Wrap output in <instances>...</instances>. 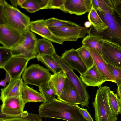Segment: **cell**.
Masks as SVG:
<instances>
[{
  "label": "cell",
  "instance_id": "obj_1",
  "mask_svg": "<svg viewBox=\"0 0 121 121\" xmlns=\"http://www.w3.org/2000/svg\"><path fill=\"white\" fill-rule=\"evenodd\" d=\"M41 118H50L67 121H87L80 112L78 105L67 103L55 99L49 102H43L39 107Z\"/></svg>",
  "mask_w": 121,
  "mask_h": 121
},
{
  "label": "cell",
  "instance_id": "obj_2",
  "mask_svg": "<svg viewBox=\"0 0 121 121\" xmlns=\"http://www.w3.org/2000/svg\"><path fill=\"white\" fill-rule=\"evenodd\" d=\"M102 19L107 26L103 31L96 32L104 38L110 40L118 45L121 48V17L114 9L112 4L104 9L97 10Z\"/></svg>",
  "mask_w": 121,
  "mask_h": 121
},
{
  "label": "cell",
  "instance_id": "obj_3",
  "mask_svg": "<svg viewBox=\"0 0 121 121\" xmlns=\"http://www.w3.org/2000/svg\"><path fill=\"white\" fill-rule=\"evenodd\" d=\"M110 90L108 86H100L97 91L92 104L95 109L96 121H116L117 118L110 107L108 95Z\"/></svg>",
  "mask_w": 121,
  "mask_h": 121
},
{
  "label": "cell",
  "instance_id": "obj_4",
  "mask_svg": "<svg viewBox=\"0 0 121 121\" xmlns=\"http://www.w3.org/2000/svg\"><path fill=\"white\" fill-rule=\"evenodd\" d=\"M51 74L48 69L33 64L26 68L22 78L25 84L39 87L48 82Z\"/></svg>",
  "mask_w": 121,
  "mask_h": 121
},
{
  "label": "cell",
  "instance_id": "obj_5",
  "mask_svg": "<svg viewBox=\"0 0 121 121\" xmlns=\"http://www.w3.org/2000/svg\"><path fill=\"white\" fill-rule=\"evenodd\" d=\"M53 56L57 61L63 69L65 71L69 79L77 91L81 99L82 107H89V95L87 92L85 85L83 82L80 78L75 73L73 70L67 65L61 58L56 53Z\"/></svg>",
  "mask_w": 121,
  "mask_h": 121
},
{
  "label": "cell",
  "instance_id": "obj_6",
  "mask_svg": "<svg viewBox=\"0 0 121 121\" xmlns=\"http://www.w3.org/2000/svg\"><path fill=\"white\" fill-rule=\"evenodd\" d=\"M11 6L4 0H0V25H4L23 35L29 30L17 19Z\"/></svg>",
  "mask_w": 121,
  "mask_h": 121
},
{
  "label": "cell",
  "instance_id": "obj_7",
  "mask_svg": "<svg viewBox=\"0 0 121 121\" xmlns=\"http://www.w3.org/2000/svg\"><path fill=\"white\" fill-rule=\"evenodd\" d=\"M62 42L75 41L78 38H84L89 30L88 28L78 26L72 27H48Z\"/></svg>",
  "mask_w": 121,
  "mask_h": 121
},
{
  "label": "cell",
  "instance_id": "obj_8",
  "mask_svg": "<svg viewBox=\"0 0 121 121\" xmlns=\"http://www.w3.org/2000/svg\"><path fill=\"white\" fill-rule=\"evenodd\" d=\"M102 56L108 64L121 68V48L118 45L104 38Z\"/></svg>",
  "mask_w": 121,
  "mask_h": 121
},
{
  "label": "cell",
  "instance_id": "obj_9",
  "mask_svg": "<svg viewBox=\"0 0 121 121\" xmlns=\"http://www.w3.org/2000/svg\"><path fill=\"white\" fill-rule=\"evenodd\" d=\"M0 106V112L6 117H20L25 104L21 95L5 99Z\"/></svg>",
  "mask_w": 121,
  "mask_h": 121
},
{
  "label": "cell",
  "instance_id": "obj_10",
  "mask_svg": "<svg viewBox=\"0 0 121 121\" xmlns=\"http://www.w3.org/2000/svg\"><path fill=\"white\" fill-rule=\"evenodd\" d=\"M24 34L4 25H0V43L7 48L11 49L23 41Z\"/></svg>",
  "mask_w": 121,
  "mask_h": 121
},
{
  "label": "cell",
  "instance_id": "obj_11",
  "mask_svg": "<svg viewBox=\"0 0 121 121\" xmlns=\"http://www.w3.org/2000/svg\"><path fill=\"white\" fill-rule=\"evenodd\" d=\"M30 60L28 59L13 57L3 67L9 75L11 80L21 77V76L27 68Z\"/></svg>",
  "mask_w": 121,
  "mask_h": 121
},
{
  "label": "cell",
  "instance_id": "obj_12",
  "mask_svg": "<svg viewBox=\"0 0 121 121\" xmlns=\"http://www.w3.org/2000/svg\"><path fill=\"white\" fill-rule=\"evenodd\" d=\"M92 8L91 0H65L61 10L80 16L89 13Z\"/></svg>",
  "mask_w": 121,
  "mask_h": 121
},
{
  "label": "cell",
  "instance_id": "obj_13",
  "mask_svg": "<svg viewBox=\"0 0 121 121\" xmlns=\"http://www.w3.org/2000/svg\"><path fill=\"white\" fill-rule=\"evenodd\" d=\"M60 58L67 65L73 70L77 71L80 75L88 69L76 49L72 48L65 50Z\"/></svg>",
  "mask_w": 121,
  "mask_h": 121
},
{
  "label": "cell",
  "instance_id": "obj_14",
  "mask_svg": "<svg viewBox=\"0 0 121 121\" xmlns=\"http://www.w3.org/2000/svg\"><path fill=\"white\" fill-rule=\"evenodd\" d=\"M57 99L68 104L82 106L80 97L76 89L67 77L60 96Z\"/></svg>",
  "mask_w": 121,
  "mask_h": 121
},
{
  "label": "cell",
  "instance_id": "obj_15",
  "mask_svg": "<svg viewBox=\"0 0 121 121\" xmlns=\"http://www.w3.org/2000/svg\"><path fill=\"white\" fill-rule=\"evenodd\" d=\"M29 30L51 42L61 44V41L50 30L43 19L31 21Z\"/></svg>",
  "mask_w": 121,
  "mask_h": 121
},
{
  "label": "cell",
  "instance_id": "obj_16",
  "mask_svg": "<svg viewBox=\"0 0 121 121\" xmlns=\"http://www.w3.org/2000/svg\"><path fill=\"white\" fill-rule=\"evenodd\" d=\"M80 77L83 82L87 86L99 88L106 81L99 71L94 63L91 67L80 75Z\"/></svg>",
  "mask_w": 121,
  "mask_h": 121
},
{
  "label": "cell",
  "instance_id": "obj_17",
  "mask_svg": "<svg viewBox=\"0 0 121 121\" xmlns=\"http://www.w3.org/2000/svg\"><path fill=\"white\" fill-rule=\"evenodd\" d=\"M87 48L90 52L98 70L106 81L112 82L116 83L108 64L104 59L102 56L95 50Z\"/></svg>",
  "mask_w": 121,
  "mask_h": 121
},
{
  "label": "cell",
  "instance_id": "obj_18",
  "mask_svg": "<svg viewBox=\"0 0 121 121\" xmlns=\"http://www.w3.org/2000/svg\"><path fill=\"white\" fill-rule=\"evenodd\" d=\"M88 35L83 39L82 43L86 47L95 50L102 55V47L104 38L101 35L96 32L91 27Z\"/></svg>",
  "mask_w": 121,
  "mask_h": 121
},
{
  "label": "cell",
  "instance_id": "obj_19",
  "mask_svg": "<svg viewBox=\"0 0 121 121\" xmlns=\"http://www.w3.org/2000/svg\"><path fill=\"white\" fill-rule=\"evenodd\" d=\"M24 83L21 77L11 80L6 86L1 89L0 99L2 102L7 98L21 95Z\"/></svg>",
  "mask_w": 121,
  "mask_h": 121
},
{
  "label": "cell",
  "instance_id": "obj_20",
  "mask_svg": "<svg viewBox=\"0 0 121 121\" xmlns=\"http://www.w3.org/2000/svg\"><path fill=\"white\" fill-rule=\"evenodd\" d=\"M21 96L25 103L29 102H46V100L40 92L29 86L24 83Z\"/></svg>",
  "mask_w": 121,
  "mask_h": 121
},
{
  "label": "cell",
  "instance_id": "obj_21",
  "mask_svg": "<svg viewBox=\"0 0 121 121\" xmlns=\"http://www.w3.org/2000/svg\"><path fill=\"white\" fill-rule=\"evenodd\" d=\"M67 77L66 72L63 69L51 75L48 82L57 97L60 96L61 92Z\"/></svg>",
  "mask_w": 121,
  "mask_h": 121
},
{
  "label": "cell",
  "instance_id": "obj_22",
  "mask_svg": "<svg viewBox=\"0 0 121 121\" xmlns=\"http://www.w3.org/2000/svg\"><path fill=\"white\" fill-rule=\"evenodd\" d=\"M35 52L40 56L53 55L56 53L54 47L51 42L44 38L38 39Z\"/></svg>",
  "mask_w": 121,
  "mask_h": 121
},
{
  "label": "cell",
  "instance_id": "obj_23",
  "mask_svg": "<svg viewBox=\"0 0 121 121\" xmlns=\"http://www.w3.org/2000/svg\"><path fill=\"white\" fill-rule=\"evenodd\" d=\"M88 18L95 30L101 32L106 30L108 27L98 14L97 10L92 7L89 13Z\"/></svg>",
  "mask_w": 121,
  "mask_h": 121
},
{
  "label": "cell",
  "instance_id": "obj_24",
  "mask_svg": "<svg viewBox=\"0 0 121 121\" xmlns=\"http://www.w3.org/2000/svg\"><path fill=\"white\" fill-rule=\"evenodd\" d=\"M36 58L38 61L42 62L49 70L54 73L63 69L53 55H46L41 56L38 55Z\"/></svg>",
  "mask_w": 121,
  "mask_h": 121
},
{
  "label": "cell",
  "instance_id": "obj_25",
  "mask_svg": "<svg viewBox=\"0 0 121 121\" xmlns=\"http://www.w3.org/2000/svg\"><path fill=\"white\" fill-rule=\"evenodd\" d=\"M11 49L14 57L30 60L37 58L38 56L37 54L28 50L19 43Z\"/></svg>",
  "mask_w": 121,
  "mask_h": 121
},
{
  "label": "cell",
  "instance_id": "obj_26",
  "mask_svg": "<svg viewBox=\"0 0 121 121\" xmlns=\"http://www.w3.org/2000/svg\"><path fill=\"white\" fill-rule=\"evenodd\" d=\"M38 40L35 35L28 30L24 34L23 40L18 43L28 50L37 53L35 49Z\"/></svg>",
  "mask_w": 121,
  "mask_h": 121
},
{
  "label": "cell",
  "instance_id": "obj_27",
  "mask_svg": "<svg viewBox=\"0 0 121 121\" xmlns=\"http://www.w3.org/2000/svg\"><path fill=\"white\" fill-rule=\"evenodd\" d=\"M45 22L48 27H72L79 26L78 25L72 22L54 17L45 20Z\"/></svg>",
  "mask_w": 121,
  "mask_h": 121
},
{
  "label": "cell",
  "instance_id": "obj_28",
  "mask_svg": "<svg viewBox=\"0 0 121 121\" xmlns=\"http://www.w3.org/2000/svg\"><path fill=\"white\" fill-rule=\"evenodd\" d=\"M76 50L88 69L91 67L94 64V61L90 52L87 48L82 45Z\"/></svg>",
  "mask_w": 121,
  "mask_h": 121
},
{
  "label": "cell",
  "instance_id": "obj_29",
  "mask_svg": "<svg viewBox=\"0 0 121 121\" xmlns=\"http://www.w3.org/2000/svg\"><path fill=\"white\" fill-rule=\"evenodd\" d=\"M38 87L39 91L45 99L46 102H50L56 98L55 92L48 82Z\"/></svg>",
  "mask_w": 121,
  "mask_h": 121
},
{
  "label": "cell",
  "instance_id": "obj_30",
  "mask_svg": "<svg viewBox=\"0 0 121 121\" xmlns=\"http://www.w3.org/2000/svg\"><path fill=\"white\" fill-rule=\"evenodd\" d=\"M20 7L25 9L28 12L32 13L41 10L39 0H26Z\"/></svg>",
  "mask_w": 121,
  "mask_h": 121
},
{
  "label": "cell",
  "instance_id": "obj_31",
  "mask_svg": "<svg viewBox=\"0 0 121 121\" xmlns=\"http://www.w3.org/2000/svg\"><path fill=\"white\" fill-rule=\"evenodd\" d=\"M13 57L11 49L4 47H0V68H2Z\"/></svg>",
  "mask_w": 121,
  "mask_h": 121
},
{
  "label": "cell",
  "instance_id": "obj_32",
  "mask_svg": "<svg viewBox=\"0 0 121 121\" xmlns=\"http://www.w3.org/2000/svg\"><path fill=\"white\" fill-rule=\"evenodd\" d=\"M108 97L109 103L111 109L116 116H118L120 110L117 94L114 93L110 90L109 92Z\"/></svg>",
  "mask_w": 121,
  "mask_h": 121
},
{
  "label": "cell",
  "instance_id": "obj_33",
  "mask_svg": "<svg viewBox=\"0 0 121 121\" xmlns=\"http://www.w3.org/2000/svg\"><path fill=\"white\" fill-rule=\"evenodd\" d=\"M11 7L14 14L17 19L27 29L30 30L31 22L29 17L22 12L17 8L12 6Z\"/></svg>",
  "mask_w": 121,
  "mask_h": 121
},
{
  "label": "cell",
  "instance_id": "obj_34",
  "mask_svg": "<svg viewBox=\"0 0 121 121\" xmlns=\"http://www.w3.org/2000/svg\"><path fill=\"white\" fill-rule=\"evenodd\" d=\"M92 7L97 10L105 9L111 4L110 0H91Z\"/></svg>",
  "mask_w": 121,
  "mask_h": 121
},
{
  "label": "cell",
  "instance_id": "obj_35",
  "mask_svg": "<svg viewBox=\"0 0 121 121\" xmlns=\"http://www.w3.org/2000/svg\"><path fill=\"white\" fill-rule=\"evenodd\" d=\"M108 64L114 77L116 83L118 86L121 83V68Z\"/></svg>",
  "mask_w": 121,
  "mask_h": 121
},
{
  "label": "cell",
  "instance_id": "obj_36",
  "mask_svg": "<svg viewBox=\"0 0 121 121\" xmlns=\"http://www.w3.org/2000/svg\"><path fill=\"white\" fill-rule=\"evenodd\" d=\"M65 0H50L48 8L58 9L61 10Z\"/></svg>",
  "mask_w": 121,
  "mask_h": 121
},
{
  "label": "cell",
  "instance_id": "obj_37",
  "mask_svg": "<svg viewBox=\"0 0 121 121\" xmlns=\"http://www.w3.org/2000/svg\"><path fill=\"white\" fill-rule=\"evenodd\" d=\"M31 121H42L41 117L37 114L28 113L27 111H24L20 117Z\"/></svg>",
  "mask_w": 121,
  "mask_h": 121
},
{
  "label": "cell",
  "instance_id": "obj_38",
  "mask_svg": "<svg viewBox=\"0 0 121 121\" xmlns=\"http://www.w3.org/2000/svg\"><path fill=\"white\" fill-rule=\"evenodd\" d=\"M79 111L81 114L84 118L87 121H94L86 109L80 108Z\"/></svg>",
  "mask_w": 121,
  "mask_h": 121
},
{
  "label": "cell",
  "instance_id": "obj_39",
  "mask_svg": "<svg viewBox=\"0 0 121 121\" xmlns=\"http://www.w3.org/2000/svg\"><path fill=\"white\" fill-rule=\"evenodd\" d=\"M0 121H31L22 118L18 117H5L0 118Z\"/></svg>",
  "mask_w": 121,
  "mask_h": 121
},
{
  "label": "cell",
  "instance_id": "obj_40",
  "mask_svg": "<svg viewBox=\"0 0 121 121\" xmlns=\"http://www.w3.org/2000/svg\"><path fill=\"white\" fill-rule=\"evenodd\" d=\"M10 80L11 79L10 76L9 74L6 73L5 78L4 79L1 80L0 82V85L1 86L5 87H6V83L7 82L9 83Z\"/></svg>",
  "mask_w": 121,
  "mask_h": 121
},
{
  "label": "cell",
  "instance_id": "obj_41",
  "mask_svg": "<svg viewBox=\"0 0 121 121\" xmlns=\"http://www.w3.org/2000/svg\"><path fill=\"white\" fill-rule=\"evenodd\" d=\"M40 4L41 9L48 8V6L50 0H39Z\"/></svg>",
  "mask_w": 121,
  "mask_h": 121
},
{
  "label": "cell",
  "instance_id": "obj_42",
  "mask_svg": "<svg viewBox=\"0 0 121 121\" xmlns=\"http://www.w3.org/2000/svg\"><path fill=\"white\" fill-rule=\"evenodd\" d=\"M114 9L121 17V2L116 6Z\"/></svg>",
  "mask_w": 121,
  "mask_h": 121
},
{
  "label": "cell",
  "instance_id": "obj_43",
  "mask_svg": "<svg viewBox=\"0 0 121 121\" xmlns=\"http://www.w3.org/2000/svg\"><path fill=\"white\" fill-rule=\"evenodd\" d=\"M117 95L118 97L121 100V83L118 86Z\"/></svg>",
  "mask_w": 121,
  "mask_h": 121
},
{
  "label": "cell",
  "instance_id": "obj_44",
  "mask_svg": "<svg viewBox=\"0 0 121 121\" xmlns=\"http://www.w3.org/2000/svg\"><path fill=\"white\" fill-rule=\"evenodd\" d=\"M17 0H10V1L12 4V6L16 8H17Z\"/></svg>",
  "mask_w": 121,
  "mask_h": 121
},
{
  "label": "cell",
  "instance_id": "obj_45",
  "mask_svg": "<svg viewBox=\"0 0 121 121\" xmlns=\"http://www.w3.org/2000/svg\"><path fill=\"white\" fill-rule=\"evenodd\" d=\"M26 0H17V5L20 6L21 5L24 3Z\"/></svg>",
  "mask_w": 121,
  "mask_h": 121
},
{
  "label": "cell",
  "instance_id": "obj_46",
  "mask_svg": "<svg viewBox=\"0 0 121 121\" xmlns=\"http://www.w3.org/2000/svg\"><path fill=\"white\" fill-rule=\"evenodd\" d=\"M117 100L119 108V113L121 114V100L118 97L117 98Z\"/></svg>",
  "mask_w": 121,
  "mask_h": 121
},
{
  "label": "cell",
  "instance_id": "obj_47",
  "mask_svg": "<svg viewBox=\"0 0 121 121\" xmlns=\"http://www.w3.org/2000/svg\"><path fill=\"white\" fill-rule=\"evenodd\" d=\"M91 25V24L90 22H86L85 23V27L87 28L89 27Z\"/></svg>",
  "mask_w": 121,
  "mask_h": 121
}]
</instances>
